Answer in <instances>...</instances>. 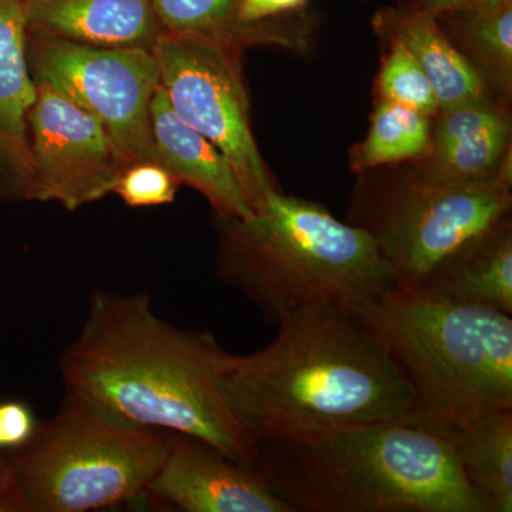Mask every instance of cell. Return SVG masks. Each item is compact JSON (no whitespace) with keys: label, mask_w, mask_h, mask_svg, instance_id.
Listing matches in <instances>:
<instances>
[{"label":"cell","mask_w":512,"mask_h":512,"mask_svg":"<svg viewBox=\"0 0 512 512\" xmlns=\"http://www.w3.org/2000/svg\"><path fill=\"white\" fill-rule=\"evenodd\" d=\"M232 356L211 332L161 319L150 293L96 291L59 367L66 392L131 423L198 437L256 467L258 441L225 389Z\"/></svg>","instance_id":"obj_1"},{"label":"cell","mask_w":512,"mask_h":512,"mask_svg":"<svg viewBox=\"0 0 512 512\" xmlns=\"http://www.w3.org/2000/svg\"><path fill=\"white\" fill-rule=\"evenodd\" d=\"M276 323L275 339L232 356L225 376L229 402L256 441L413 420L409 380L355 316L303 306Z\"/></svg>","instance_id":"obj_2"},{"label":"cell","mask_w":512,"mask_h":512,"mask_svg":"<svg viewBox=\"0 0 512 512\" xmlns=\"http://www.w3.org/2000/svg\"><path fill=\"white\" fill-rule=\"evenodd\" d=\"M256 468L295 512H490L450 444L414 421L259 440Z\"/></svg>","instance_id":"obj_3"},{"label":"cell","mask_w":512,"mask_h":512,"mask_svg":"<svg viewBox=\"0 0 512 512\" xmlns=\"http://www.w3.org/2000/svg\"><path fill=\"white\" fill-rule=\"evenodd\" d=\"M217 231L215 274L271 323L303 306L355 315L397 288L373 239L316 201L275 190L248 220L217 215Z\"/></svg>","instance_id":"obj_4"},{"label":"cell","mask_w":512,"mask_h":512,"mask_svg":"<svg viewBox=\"0 0 512 512\" xmlns=\"http://www.w3.org/2000/svg\"><path fill=\"white\" fill-rule=\"evenodd\" d=\"M353 316L409 380L414 423L447 440L490 414L511 412V315L396 288Z\"/></svg>","instance_id":"obj_5"},{"label":"cell","mask_w":512,"mask_h":512,"mask_svg":"<svg viewBox=\"0 0 512 512\" xmlns=\"http://www.w3.org/2000/svg\"><path fill=\"white\" fill-rule=\"evenodd\" d=\"M168 437L66 392L28 446L9 453L22 512L109 510L146 497Z\"/></svg>","instance_id":"obj_6"},{"label":"cell","mask_w":512,"mask_h":512,"mask_svg":"<svg viewBox=\"0 0 512 512\" xmlns=\"http://www.w3.org/2000/svg\"><path fill=\"white\" fill-rule=\"evenodd\" d=\"M346 222L373 239L397 288H417L458 245L511 214L512 181L434 183L412 163L356 174Z\"/></svg>","instance_id":"obj_7"},{"label":"cell","mask_w":512,"mask_h":512,"mask_svg":"<svg viewBox=\"0 0 512 512\" xmlns=\"http://www.w3.org/2000/svg\"><path fill=\"white\" fill-rule=\"evenodd\" d=\"M241 52L211 37L165 32L153 46L171 109L227 158L255 212L272 191L281 188L252 134Z\"/></svg>","instance_id":"obj_8"},{"label":"cell","mask_w":512,"mask_h":512,"mask_svg":"<svg viewBox=\"0 0 512 512\" xmlns=\"http://www.w3.org/2000/svg\"><path fill=\"white\" fill-rule=\"evenodd\" d=\"M35 83L49 84L99 121L124 170L156 161L151 103L160 86L153 49L84 45L28 33Z\"/></svg>","instance_id":"obj_9"},{"label":"cell","mask_w":512,"mask_h":512,"mask_svg":"<svg viewBox=\"0 0 512 512\" xmlns=\"http://www.w3.org/2000/svg\"><path fill=\"white\" fill-rule=\"evenodd\" d=\"M30 200L76 211L113 192L124 171L103 126L49 84L36 83L28 116Z\"/></svg>","instance_id":"obj_10"},{"label":"cell","mask_w":512,"mask_h":512,"mask_svg":"<svg viewBox=\"0 0 512 512\" xmlns=\"http://www.w3.org/2000/svg\"><path fill=\"white\" fill-rule=\"evenodd\" d=\"M146 497L185 512H295L268 487L258 468L180 433H170Z\"/></svg>","instance_id":"obj_11"},{"label":"cell","mask_w":512,"mask_h":512,"mask_svg":"<svg viewBox=\"0 0 512 512\" xmlns=\"http://www.w3.org/2000/svg\"><path fill=\"white\" fill-rule=\"evenodd\" d=\"M510 106L495 97L440 109L433 119L429 156L412 163L434 183L474 184L501 177L512 156Z\"/></svg>","instance_id":"obj_12"},{"label":"cell","mask_w":512,"mask_h":512,"mask_svg":"<svg viewBox=\"0 0 512 512\" xmlns=\"http://www.w3.org/2000/svg\"><path fill=\"white\" fill-rule=\"evenodd\" d=\"M26 45L23 0H0V197L10 200L32 195L28 116L36 83Z\"/></svg>","instance_id":"obj_13"},{"label":"cell","mask_w":512,"mask_h":512,"mask_svg":"<svg viewBox=\"0 0 512 512\" xmlns=\"http://www.w3.org/2000/svg\"><path fill=\"white\" fill-rule=\"evenodd\" d=\"M150 117L157 163L178 184L190 185L201 192L221 217L248 220L254 215L227 158L175 114L161 84L154 94Z\"/></svg>","instance_id":"obj_14"},{"label":"cell","mask_w":512,"mask_h":512,"mask_svg":"<svg viewBox=\"0 0 512 512\" xmlns=\"http://www.w3.org/2000/svg\"><path fill=\"white\" fill-rule=\"evenodd\" d=\"M26 30L84 45L153 49L163 33L151 0H23Z\"/></svg>","instance_id":"obj_15"},{"label":"cell","mask_w":512,"mask_h":512,"mask_svg":"<svg viewBox=\"0 0 512 512\" xmlns=\"http://www.w3.org/2000/svg\"><path fill=\"white\" fill-rule=\"evenodd\" d=\"M417 288L512 315L511 214L458 245Z\"/></svg>","instance_id":"obj_16"},{"label":"cell","mask_w":512,"mask_h":512,"mask_svg":"<svg viewBox=\"0 0 512 512\" xmlns=\"http://www.w3.org/2000/svg\"><path fill=\"white\" fill-rule=\"evenodd\" d=\"M373 29L383 42L399 40L412 52L429 77L440 109L495 97L476 70L451 45L436 16L413 10L383 9L373 19Z\"/></svg>","instance_id":"obj_17"},{"label":"cell","mask_w":512,"mask_h":512,"mask_svg":"<svg viewBox=\"0 0 512 512\" xmlns=\"http://www.w3.org/2000/svg\"><path fill=\"white\" fill-rule=\"evenodd\" d=\"M436 20L493 96L511 106L512 0L441 13Z\"/></svg>","instance_id":"obj_18"},{"label":"cell","mask_w":512,"mask_h":512,"mask_svg":"<svg viewBox=\"0 0 512 512\" xmlns=\"http://www.w3.org/2000/svg\"><path fill=\"white\" fill-rule=\"evenodd\" d=\"M446 441L488 511L511 512L512 410L490 414Z\"/></svg>","instance_id":"obj_19"},{"label":"cell","mask_w":512,"mask_h":512,"mask_svg":"<svg viewBox=\"0 0 512 512\" xmlns=\"http://www.w3.org/2000/svg\"><path fill=\"white\" fill-rule=\"evenodd\" d=\"M434 117L377 99L366 137L349 153L350 170L365 173L386 165L417 163L429 156Z\"/></svg>","instance_id":"obj_20"},{"label":"cell","mask_w":512,"mask_h":512,"mask_svg":"<svg viewBox=\"0 0 512 512\" xmlns=\"http://www.w3.org/2000/svg\"><path fill=\"white\" fill-rule=\"evenodd\" d=\"M161 30L211 37L244 49L254 45L237 22L239 0H151Z\"/></svg>","instance_id":"obj_21"},{"label":"cell","mask_w":512,"mask_h":512,"mask_svg":"<svg viewBox=\"0 0 512 512\" xmlns=\"http://www.w3.org/2000/svg\"><path fill=\"white\" fill-rule=\"evenodd\" d=\"M387 53L377 74V99L400 104L436 117L440 103L429 77L409 49L399 40H387Z\"/></svg>","instance_id":"obj_22"},{"label":"cell","mask_w":512,"mask_h":512,"mask_svg":"<svg viewBox=\"0 0 512 512\" xmlns=\"http://www.w3.org/2000/svg\"><path fill=\"white\" fill-rule=\"evenodd\" d=\"M308 0H239L237 22L254 45H274L303 52L309 49V33L303 25H281L276 19L298 12Z\"/></svg>","instance_id":"obj_23"},{"label":"cell","mask_w":512,"mask_h":512,"mask_svg":"<svg viewBox=\"0 0 512 512\" xmlns=\"http://www.w3.org/2000/svg\"><path fill=\"white\" fill-rule=\"evenodd\" d=\"M177 180L156 161L130 165L121 173L113 192L131 208L158 207L174 202Z\"/></svg>","instance_id":"obj_24"},{"label":"cell","mask_w":512,"mask_h":512,"mask_svg":"<svg viewBox=\"0 0 512 512\" xmlns=\"http://www.w3.org/2000/svg\"><path fill=\"white\" fill-rule=\"evenodd\" d=\"M30 404L22 400H0V453H13L28 446L39 430Z\"/></svg>","instance_id":"obj_25"},{"label":"cell","mask_w":512,"mask_h":512,"mask_svg":"<svg viewBox=\"0 0 512 512\" xmlns=\"http://www.w3.org/2000/svg\"><path fill=\"white\" fill-rule=\"evenodd\" d=\"M0 512H22L15 471L8 453H0Z\"/></svg>","instance_id":"obj_26"},{"label":"cell","mask_w":512,"mask_h":512,"mask_svg":"<svg viewBox=\"0 0 512 512\" xmlns=\"http://www.w3.org/2000/svg\"><path fill=\"white\" fill-rule=\"evenodd\" d=\"M501 2H505V0H414L413 5L404 10L437 16L441 13L454 12V10L481 8V6L495 5V3Z\"/></svg>","instance_id":"obj_27"}]
</instances>
